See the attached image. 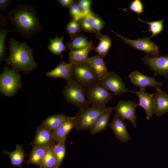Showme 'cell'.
<instances>
[{
	"instance_id": "7c38bea8",
	"label": "cell",
	"mask_w": 168,
	"mask_h": 168,
	"mask_svg": "<svg viewBox=\"0 0 168 168\" xmlns=\"http://www.w3.org/2000/svg\"><path fill=\"white\" fill-rule=\"evenodd\" d=\"M55 142L53 131L47 129L41 125L37 127L35 138L30 145L32 147L48 148L55 145Z\"/></svg>"
},
{
	"instance_id": "4316f807",
	"label": "cell",
	"mask_w": 168,
	"mask_h": 168,
	"mask_svg": "<svg viewBox=\"0 0 168 168\" xmlns=\"http://www.w3.org/2000/svg\"><path fill=\"white\" fill-rule=\"evenodd\" d=\"M93 44L92 41H88L82 34H80L75 37L70 43H67L69 50H77L85 48Z\"/></svg>"
},
{
	"instance_id": "5bb4252c",
	"label": "cell",
	"mask_w": 168,
	"mask_h": 168,
	"mask_svg": "<svg viewBox=\"0 0 168 168\" xmlns=\"http://www.w3.org/2000/svg\"><path fill=\"white\" fill-rule=\"evenodd\" d=\"M138 97L139 102L137 106L142 107L145 110L147 120H149L154 114V94L147 92L145 90L138 91H130Z\"/></svg>"
},
{
	"instance_id": "9a60e30c",
	"label": "cell",
	"mask_w": 168,
	"mask_h": 168,
	"mask_svg": "<svg viewBox=\"0 0 168 168\" xmlns=\"http://www.w3.org/2000/svg\"><path fill=\"white\" fill-rule=\"evenodd\" d=\"M108 126L115 137L121 142H128L130 140L131 137L128 132L126 124L115 114Z\"/></svg>"
},
{
	"instance_id": "3957f363",
	"label": "cell",
	"mask_w": 168,
	"mask_h": 168,
	"mask_svg": "<svg viewBox=\"0 0 168 168\" xmlns=\"http://www.w3.org/2000/svg\"><path fill=\"white\" fill-rule=\"evenodd\" d=\"M108 108H100L93 106L79 109L74 116L77 131L90 130L99 117Z\"/></svg>"
},
{
	"instance_id": "4fadbf2b",
	"label": "cell",
	"mask_w": 168,
	"mask_h": 168,
	"mask_svg": "<svg viewBox=\"0 0 168 168\" xmlns=\"http://www.w3.org/2000/svg\"><path fill=\"white\" fill-rule=\"evenodd\" d=\"M155 77V76L153 77L146 76L137 70L132 71L129 75L131 82L141 90H145L148 86L154 87L156 90L161 88L163 83L156 81Z\"/></svg>"
},
{
	"instance_id": "836d02e7",
	"label": "cell",
	"mask_w": 168,
	"mask_h": 168,
	"mask_svg": "<svg viewBox=\"0 0 168 168\" xmlns=\"http://www.w3.org/2000/svg\"><path fill=\"white\" fill-rule=\"evenodd\" d=\"M88 14L96 30L98 33H100L101 30L104 27L105 24V21L102 20L99 15L95 14L91 11L88 13Z\"/></svg>"
},
{
	"instance_id": "7402d4cb",
	"label": "cell",
	"mask_w": 168,
	"mask_h": 168,
	"mask_svg": "<svg viewBox=\"0 0 168 168\" xmlns=\"http://www.w3.org/2000/svg\"><path fill=\"white\" fill-rule=\"evenodd\" d=\"M3 153L9 156L11 164L13 167L18 166L22 168V165L25 161L24 156L27 155L24 153L22 145L17 144L14 151L9 152L4 150Z\"/></svg>"
},
{
	"instance_id": "484cf974",
	"label": "cell",
	"mask_w": 168,
	"mask_h": 168,
	"mask_svg": "<svg viewBox=\"0 0 168 168\" xmlns=\"http://www.w3.org/2000/svg\"><path fill=\"white\" fill-rule=\"evenodd\" d=\"M63 36L60 38L56 36L54 39H50V43L48 45L49 50L53 54L59 55L61 57L63 56L62 53L63 52H67L66 49L68 47L66 46L63 43Z\"/></svg>"
},
{
	"instance_id": "52a82bcc",
	"label": "cell",
	"mask_w": 168,
	"mask_h": 168,
	"mask_svg": "<svg viewBox=\"0 0 168 168\" xmlns=\"http://www.w3.org/2000/svg\"><path fill=\"white\" fill-rule=\"evenodd\" d=\"M72 78L85 89L99 81L94 71L86 62L73 65Z\"/></svg>"
},
{
	"instance_id": "9c48e42d",
	"label": "cell",
	"mask_w": 168,
	"mask_h": 168,
	"mask_svg": "<svg viewBox=\"0 0 168 168\" xmlns=\"http://www.w3.org/2000/svg\"><path fill=\"white\" fill-rule=\"evenodd\" d=\"M111 31L115 35L116 37L121 39L125 44L137 50L143 51L147 54L155 56L160 55L159 48L154 42L151 41L149 38L143 37L136 40H130L116 33L112 30H111Z\"/></svg>"
},
{
	"instance_id": "ffe728a7",
	"label": "cell",
	"mask_w": 168,
	"mask_h": 168,
	"mask_svg": "<svg viewBox=\"0 0 168 168\" xmlns=\"http://www.w3.org/2000/svg\"><path fill=\"white\" fill-rule=\"evenodd\" d=\"M93 44L85 48L77 50H69L68 59L69 63L75 65L85 63L88 58L89 52L94 49Z\"/></svg>"
},
{
	"instance_id": "4dcf8cb0",
	"label": "cell",
	"mask_w": 168,
	"mask_h": 168,
	"mask_svg": "<svg viewBox=\"0 0 168 168\" xmlns=\"http://www.w3.org/2000/svg\"><path fill=\"white\" fill-rule=\"evenodd\" d=\"M79 22L82 31L93 33L96 35L98 33L88 14L80 19Z\"/></svg>"
},
{
	"instance_id": "e0dca14e",
	"label": "cell",
	"mask_w": 168,
	"mask_h": 168,
	"mask_svg": "<svg viewBox=\"0 0 168 168\" xmlns=\"http://www.w3.org/2000/svg\"><path fill=\"white\" fill-rule=\"evenodd\" d=\"M76 126L74 116L68 117L58 127L53 131L54 136L56 143H59L66 139L70 132L76 128Z\"/></svg>"
},
{
	"instance_id": "8992f818",
	"label": "cell",
	"mask_w": 168,
	"mask_h": 168,
	"mask_svg": "<svg viewBox=\"0 0 168 168\" xmlns=\"http://www.w3.org/2000/svg\"><path fill=\"white\" fill-rule=\"evenodd\" d=\"M86 90V99L92 106L105 108L106 104L112 99V95L99 81Z\"/></svg>"
},
{
	"instance_id": "2e32d148",
	"label": "cell",
	"mask_w": 168,
	"mask_h": 168,
	"mask_svg": "<svg viewBox=\"0 0 168 168\" xmlns=\"http://www.w3.org/2000/svg\"><path fill=\"white\" fill-rule=\"evenodd\" d=\"M156 91L154 94V114L160 118L168 112V94L161 88Z\"/></svg>"
},
{
	"instance_id": "d4e9b609",
	"label": "cell",
	"mask_w": 168,
	"mask_h": 168,
	"mask_svg": "<svg viewBox=\"0 0 168 168\" xmlns=\"http://www.w3.org/2000/svg\"><path fill=\"white\" fill-rule=\"evenodd\" d=\"M68 117L63 113L49 116L44 121L41 125L47 129L53 131Z\"/></svg>"
},
{
	"instance_id": "ba28073f",
	"label": "cell",
	"mask_w": 168,
	"mask_h": 168,
	"mask_svg": "<svg viewBox=\"0 0 168 168\" xmlns=\"http://www.w3.org/2000/svg\"><path fill=\"white\" fill-rule=\"evenodd\" d=\"M142 61L143 65L148 66L154 72L155 76L161 75L168 78V54L165 56L146 54Z\"/></svg>"
},
{
	"instance_id": "74e56055",
	"label": "cell",
	"mask_w": 168,
	"mask_h": 168,
	"mask_svg": "<svg viewBox=\"0 0 168 168\" xmlns=\"http://www.w3.org/2000/svg\"><path fill=\"white\" fill-rule=\"evenodd\" d=\"M57 2L62 7L68 8L76 2L73 0H58Z\"/></svg>"
},
{
	"instance_id": "277c9868",
	"label": "cell",
	"mask_w": 168,
	"mask_h": 168,
	"mask_svg": "<svg viewBox=\"0 0 168 168\" xmlns=\"http://www.w3.org/2000/svg\"><path fill=\"white\" fill-rule=\"evenodd\" d=\"M66 101L79 109L90 105L86 97V90L72 78L67 81L63 91Z\"/></svg>"
},
{
	"instance_id": "d6a6232c",
	"label": "cell",
	"mask_w": 168,
	"mask_h": 168,
	"mask_svg": "<svg viewBox=\"0 0 168 168\" xmlns=\"http://www.w3.org/2000/svg\"><path fill=\"white\" fill-rule=\"evenodd\" d=\"M14 32V30L0 28V63L3 58L6 55L5 50V39L7 34L9 32Z\"/></svg>"
},
{
	"instance_id": "f546056e",
	"label": "cell",
	"mask_w": 168,
	"mask_h": 168,
	"mask_svg": "<svg viewBox=\"0 0 168 168\" xmlns=\"http://www.w3.org/2000/svg\"><path fill=\"white\" fill-rule=\"evenodd\" d=\"M138 21L145 23L149 25L148 30L146 31H143L142 32H151L152 35L149 38L150 39L157 35L163 30V23L164 21V19L159 21L146 22L141 20L140 17L139 16L138 18Z\"/></svg>"
},
{
	"instance_id": "ac0fdd59",
	"label": "cell",
	"mask_w": 168,
	"mask_h": 168,
	"mask_svg": "<svg viewBox=\"0 0 168 168\" xmlns=\"http://www.w3.org/2000/svg\"><path fill=\"white\" fill-rule=\"evenodd\" d=\"M92 69L99 81L108 72L105 62V57L94 56L88 57L86 62Z\"/></svg>"
},
{
	"instance_id": "7a4b0ae2",
	"label": "cell",
	"mask_w": 168,
	"mask_h": 168,
	"mask_svg": "<svg viewBox=\"0 0 168 168\" xmlns=\"http://www.w3.org/2000/svg\"><path fill=\"white\" fill-rule=\"evenodd\" d=\"M8 42L7 49L10 54L5 59L6 65L25 74H28L37 67L32 54L33 49L27 42H20L13 38L9 39Z\"/></svg>"
},
{
	"instance_id": "1f68e13d",
	"label": "cell",
	"mask_w": 168,
	"mask_h": 168,
	"mask_svg": "<svg viewBox=\"0 0 168 168\" xmlns=\"http://www.w3.org/2000/svg\"><path fill=\"white\" fill-rule=\"evenodd\" d=\"M66 29L72 40L77 34L82 31L79 21L71 18L67 25Z\"/></svg>"
},
{
	"instance_id": "d590c367",
	"label": "cell",
	"mask_w": 168,
	"mask_h": 168,
	"mask_svg": "<svg viewBox=\"0 0 168 168\" xmlns=\"http://www.w3.org/2000/svg\"><path fill=\"white\" fill-rule=\"evenodd\" d=\"M126 12L130 10L133 12L138 14L143 12V5L142 2L140 0H134L131 2L129 7L126 9H121Z\"/></svg>"
},
{
	"instance_id": "8fae6325",
	"label": "cell",
	"mask_w": 168,
	"mask_h": 168,
	"mask_svg": "<svg viewBox=\"0 0 168 168\" xmlns=\"http://www.w3.org/2000/svg\"><path fill=\"white\" fill-rule=\"evenodd\" d=\"M136 103L132 101H119L115 106L113 107L116 115L124 121L128 120L132 124L134 128L136 127L135 114Z\"/></svg>"
},
{
	"instance_id": "d6986e66",
	"label": "cell",
	"mask_w": 168,
	"mask_h": 168,
	"mask_svg": "<svg viewBox=\"0 0 168 168\" xmlns=\"http://www.w3.org/2000/svg\"><path fill=\"white\" fill-rule=\"evenodd\" d=\"M73 65L62 61L55 68L47 72L46 75L54 78H63L67 81L72 78Z\"/></svg>"
},
{
	"instance_id": "f1b7e54d",
	"label": "cell",
	"mask_w": 168,
	"mask_h": 168,
	"mask_svg": "<svg viewBox=\"0 0 168 168\" xmlns=\"http://www.w3.org/2000/svg\"><path fill=\"white\" fill-rule=\"evenodd\" d=\"M51 147L48 149L39 168H57V161Z\"/></svg>"
},
{
	"instance_id": "603a6c76",
	"label": "cell",
	"mask_w": 168,
	"mask_h": 168,
	"mask_svg": "<svg viewBox=\"0 0 168 168\" xmlns=\"http://www.w3.org/2000/svg\"><path fill=\"white\" fill-rule=\"evenodd\" d=\"M49 148L40 147H32L26 164L35 165L39 167Z\"/></svg>"
},
{
	"instance_id": "6da1fadb",
	"label": "cell",
	"mask_w": 168,
	"mask_h": 168,
	"mask_svg": "<svg viewBox=\"0 0 168 168\" xmlns=\"http://www.w3.org/2000/svg\"><path fill=\"white\" fill-rule=\"evenodd\" d=\"M6 17L13 26L14 32L21 37L29 39L42 29L37 11L30 3H20L9 11Z\"/></svg>"
},
{
	"instance_id": "ab89813d",
	"label": "cell",
	"mask_w": 168,
	"mask_h": 168,
	"mask_svg": "<svg viewBox=\"0 0 168 168\" xmlns=\"http://www.w3.org/2000/svg\"><path fill=\"white\" fill-rule=\"evenodd\" d=\"M8 19L6 17L3 16L2 15L0 14V26H4L7 24Z\"/></svg>"
},
{
	"instance_id": "f35d334b",
	"label": "cell",
	"mask_w": 168,
	"mask_h": 168,
	"mask_svg": "<svg viewBox=\"0 0 168 168\" xmlns=\"http://www.w3.org/2000/svg\"><path fill=\"white\" fill-rule=\"evenodd\" d=\"M13 1L12 0H0V12L6 9Z\"/></svg>"
},
{
	"instance_id": "30bf717a",
	"label": "cell",
	"mask_w": 168,
	"mask_h": 168,
	"mask_svg": "<svg viewBox=\"0 0 168 168\" xmlns=\"http://www.w3.org/2000/svg\"><path fill=\"white\" fill-rule=\"evenodd\" d=\"M103 86L108 91L117 96L125 92H130L125 87L122 78L114 72H108L100 81Z\"/></svg>"
},
{
	"instance_id": "8d00e7d4",
	"label": "cell",
	"mask_w": 168,
	"mask_h": 168,
	"mask_svg": "<svg viewBox=\"0 0 168 168\" xmlns=\"http://www.w3.org/2000/svg\"><path fill=\"white\" fill-rule=\"evenodd\" d=\"M92 2V1L91 0H79L77 2L82 11L86 15L91 11V7Z\"/></svg>"
},
{
	"instance_id": "44dd1931",
	"label": "cell",
	"mask_w": 168,
	"mask_h": 168,
	"mask_svg": "<svg viewBox=\"0 0 168 168\" xmlns=\"http://www.w3.org/2000/svg\"><path fill=\"white\" fill-rule=\"evenodd\" d=\"M113 110V107L108 108V109L99 117L90 130L91 135H94L102 132L109 125L110 118Z\"/></svg>"
},
{
	"instance_id": "cb8c5ba5",
	"label": "cell",
	"mask_w": 168,
	"mask_h": 168,
	"mask_svg": "<svg viewBox=\"0 0 168 168\" xmlns=\"http://www.w3.org/2000/svg\"><path fill=\"white\" fill-rule=\"evenodd\" d=\"M94 37L100 40L98 45L94 48L98 55L105 57L108 52L111 45V39L109 35H105L101 33H98Z\"/></svg>"
},
{
	"instance_id": "e575fe53",
	"label": "cell",
	"mask_w": 168,
	"mask_h": 168,
	"mask_svg": "<svg viewBox=\"0 0 168 168\" xmlns=\"http://www.w3.org/2000/svg\"><path fill=\"white\" fill-rule=\"evenodd\" d=\"M69 10L71 18L77 21L86 15L76 2L69 8Z\"/></svg>"
},
{
	"instance_id": "5b68a950",
	"label": "cell",
	"mask_w": 168,
	"mask_h": 168,
	"mask_svg": "<svg viewBox=\"0 0 168 168\" xmlns=\"http://www.w3.org/2000/svg\"><path fill=\"white\" fill-rule=\"evenodd\" d=\"M22 84L21 77L17 72L7 67L0 77V91L3 95L11 96L15 94Z\"/></svg>"
},
{
	"instance_id": "83f0119b",
	"label": "cell",
	"mask_w": 168,
	"mask_h": 168,
	"mask_svg": "<svg viewBox=\"0 0 168 168\" xmlns=\"http://www.w3.org/2000/svg\"><path fill=\"white\" fill-rule=\"evenodd\" d=\"M66 140L59 143H56L51 147L57 161V168H58L61 166L65 156L66 152L65 146Z\"/></svg>"
}]
</instances>
